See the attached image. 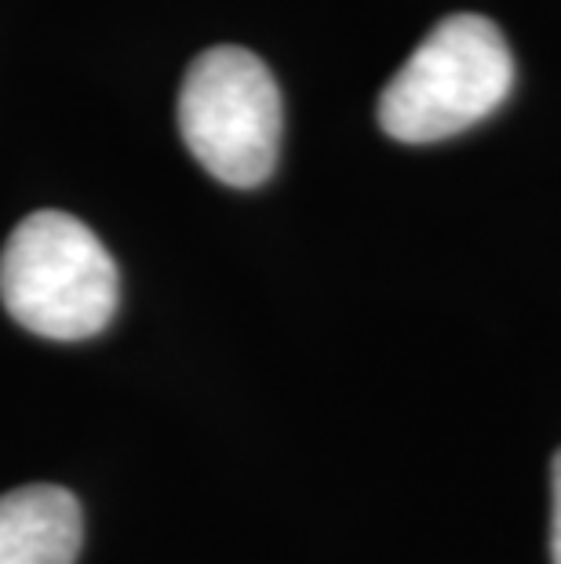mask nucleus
I'll use <instances>...</instances> for the list:
<instances>
[{
    "label": "nucleus",
    "mask_w": 561,
    "mask_h": 564,
    "mask_svg": "<svg viewBox=\"0 0 561 564\" xmlns=\"http://www.w3.org/2000/svg\"><path fill=\"white\" fill-rule=\"evenodd\" d=\"M0 299L22 328L55 343L99 335L117 314L121 281L106 245L69 212H33L0 251Z\"/></svg>",
    "instance_id": "1"
},
{
    "label": "nucleus",
    "mask_w": 561,
    "mask_h": 564,
    "mask_svg": "<svg viewBox=\"0 0 561 564\" xmlns=\"http://www.w3.org/2000/svg\"><path fill=\"white\" fill-rule=\"evenodd\" d=\"M515 88V58L485 15H449L379 95V128L390 139L441 142L485 121Z\"/></svg>",
    "instance_id": "2"
},
{
    "label": "nucleus",
    "mask_w": 561,
    "mask_h": 564,
    "mask_svg": "<svg viewBox=\"0 0 561 564\" xmlns=\"http://www.w3.org/2000/svg\"><path fill=\"white\" fill-rule=\"evenodd\" d=\"M175 113L186 150L212 178L252 189L273 175L284 106L259 55L234 44L208 47L190 63Z\"/></svg>",
    "instance_id": "3"
},
{
    "label": "nucleus",
    "mask_w": 561,
    "mask_h": 564,
    "mask_svg": "<svg viewBox=\"0 0 561 564\" xmlns=\"http://www.w3.org/2000/svg\"><path fill=\"white\" fill-rule=\"evenodd\" d=\"M85 513L74 491L26 485L0 496V564H74Z\"/></svg>",
    "instance_id": "4"
},
{
    "label": "nucleus",
    "mask_w": 561,
    "mask_h": 564,
    "mask_svg": "<svg viewBox=\"0 0 561 564\" xmlns=\"http://www.w3.org/2000/svg\"><path fill=\"white\" fill-rule=\"evenodd\" d=\"M551 561L561 564V448L551 463Z\"/></svg>",
    "instance_id": "5"
}]
</instances>
